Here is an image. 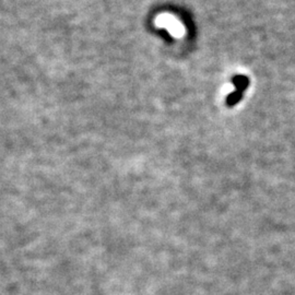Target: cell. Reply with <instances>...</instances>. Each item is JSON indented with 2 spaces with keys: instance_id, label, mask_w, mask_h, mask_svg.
<instances>
[{
  "instance_id": "1",
  "label": "cell",
  "mask_w": 295,
  "mask_h": 295,
  "mask_svg": "<svg viewBox=\"0 0 295 295\" xmlns=\"http://www.w3.org/2000/svg\"><path fill=\"white\" fill-rule=\"evenodd\" d=\"M155 25L165 29L175 39H181L185 35V26L172 14L162 13L155 18Z\"/></svg>"
},
{
  "instance_id": "3",
  "label": "cell",
  "mask_w": 295,
  "mask_h": 295,
  "mask_svg": "<svg viewBox=\"0 0 295 295\" xmlns=\"http://www.w3.org/2000/svg\"><path fill=\"white\" fill-rule=\"evenodd\" d=\"M243 94L242 92L239 91H235V92H232L229 96H228V104L229 105H235L236 103H238L240 101V98H242Z\"/></svg>"
},
{
  "instance_id": "2",
  "label": "cell",
  "mask_w": 295,
  "mask_h": 295,
  "mask_svg": "<svg viewBox=\"0 0 295 295\" xmlns=\"http://www.w3.org/2000/svg\"><path fill=\"white\" fill-rule=\"evenodd\" d=\"M233 84L236 88V90L239 92H244L249 85V80L247 77L237 76L233 79Z\"/></svg>"
}]
</instances>
